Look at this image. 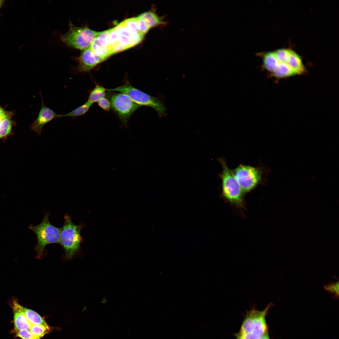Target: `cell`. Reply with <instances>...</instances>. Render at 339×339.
Returning a JSON list of instances; mask_svg holds the SVG:
<instances>
[{
	"mask_svg": "<svg viewBox=\"0 0 339 339\" xmlns=\"http://www.w3.org/2000/svg\"><path fill=\"white\" fill-rule=\"evenodd\" d=\"M64 222L61 228L60 240L65 252L66 257L71 259L80 248L83 239L80 232L85 225L83 223L76 225L72 221L67 214L64 216Z\"/></svg>",
	"mask_w": 339,
	"mask_h": 339,
	"instance_id": "6da1fadb",
	"label": "cell"
},
{
	"mask_svg": "<svg viewBox=\"0 0 339 339\" xmlns=\"http://www.w3.org/2000/svg\"><path fill=\"white\" fill-rule=\"evenodd\" d=\"M107 91L117 92L126 94L136 104L150 107L157 113L160 117L166 116V108L159 98L150 95L133 86L128 80L125 81L121 86Z\"/></svg>",
	"mask_w": 339,
	"mask_h": 339,
	"instance_id": "7a4b0ae2",
	"label": "cell"
},
{
	"mask_svg": "<svg viewBox=\"0 0 339 339\" xmlns=\"http://www.w3.org/2000/svg\"><path fill=\"white\" fill-rule=\"evenodd\" d=\"M219 161L222 168L220 176L223 197L231 204L243 209L245 207L244 193L241 188L224 159L221 158Z\"/></svg>",
	"mask_w": 339,
	"mask_h": 339,
	"instance_id": "3957f363",
	"label": "cell"
},
{
	"mask_svg": "<svg viewBox=\"0 0 339 339\" xmlns=\"http://www.w3.org/2000/svg\"><path fill=\"white\" fill-rule=\"evenodd\" d=\"M50 213H45L43 220L38 225L34 226L31 224L28 228L35 234L37 243L35 250L37 258L43 256L46 246L52 243L60 244L61 228L52 225L49 220Z\"/></svg>",
	"mask_w": 339,
	"mask_h": 339,
	"instance_id": "277c9868",
	"label": "cell"
},
{
	"mask_svg": "<svg viewBox=\"0 0 339 339\" xmlns=\"http://www.w3.org/2000/svg\"><path fill=\"white\" fill-rule=\"evenodd\" d=\"M99 32L87 27H77L71 23L68 32L62 36L61 39L67 46L82 51L90 47Z\"/></svg>",
	"mask_w": 339,
	"mask_h": 339,
	"instance_id": "5b68a950",
	"label": "cell"
},
{
	"mask_svg": "<svg viewBox=\"0 0 339 339\" xmlns=\"http://www.w3.org/2000/svg\"><path fill=\"white\" fill-rule=\"evenodd\" d=\"M109 92L108 97L111 108L119 118L122 126L127 128L130 117L141 106L133 101L125 94Z\"/></svg>",
	"mask_w": 339,
	"mask_h": 339,
	"instance_id": "8992f818",
	"label": "cell"
},
{
	"mask_svg": "<svg viewBox=\"0 0 339 339\" xmlns=\"http://www.w3.org/2000/svg\"><path fill=\"white\" fill-rule=\"evenodd\" d=\"M232 172L244 194L255 188L263 178V170L258 167L240 164Z\"/></svg>",
	"mask_w": 339,
	"mask_h": 339,
	"instance_id": "52a82bcc",
	"label": "cell"
},
{
	"mask_svg": "<svg viewBox=\"0 0 339 339\" xmlns=\"http://www.w3.org/2000/svg\"><path fill=\"white\" fill-rule=\"evenodd\" d=\"M40 94L41 100L40 109L37 117L30 126V129L37 136L41 134L44 126L54 119L58 118V115L45 105L41 93Z\"/></svg>",
	"mask_w": 339,
	"mask_h": 339,
	"instance_id": "ba28073f",
	"label": "cell"
},
{
	"mask_svg": "<svg viewBox=\"0 0 339 339\" xmlns=\"http://www.w3.org/2000/svg\"><path fill=\"white\" fill-rule=\"evenodd\" d=\"M105 60L96 55L89 48L82 50L78 60V64L76 67L78 72H89Z\"/></svg>",
	"mask_w": 339,
	"mask_h": 339,
	"instance_id": "9c48e42d",
	"label": "cell"
},
{
	"mask_svg": "<svg viewBox=\"0 0 339 339\" xmlns=\"http://www.w3.org/2000/svg\"><path fill=\"white\" fill-rule=\"evenodd\" d=\"M115 27L118 34L119 43L124 50L137 44L144 37L143 35H133L121 22Z\"/></svg>",
	"mask_w": 339,
	"mask_h": 339,
	"instance_id": "30bf717a",
	"label": "cell"
},
{
	"mask_svg": "<svg viewBox=\"0 0 339 339\" xmlns=\"http://www.w3.org/2000/svg\"><path fill=\"white\" fill-rule=\"evenodd\" d=\"M12 308L13 314L14 330H29L32 324L20 309L19 304L17 300H13Z\"/></svg>",
	"mask_w": 339,
	"mask_h": 339,
	"instance_id": "8fae6325",
	"label": "cell"
},
{
	"mask_svg": "<svg viewBox=\"0 0 339 339\" xmlns=\"http://www.w3.org/2000/svg\"><path fill=\"white\" fill-rule=\"evenodd\" d=\"M272 305V303H270L264 310L261 311L256 310L255 327L252 332L260 337L268 331L265 317L268 310Z\"/></svg>",
	"mask_w": 339,
	"mask_h": 339,
	"instance_id": "7c38bea8",
	"label": "cell"
},
{
	"mask_svg": "<svg viewBox=\"0 0 339 339\" xmlns=\"http://www.w3.org/2000/svg\"><path fill=\"white\" fill-rule=\"evenodd\" d=\"M137 16L142 18L150 28L166 24L163 17L159 16L153 9L141 13Z\"/></svg>",
	"mask_w": 339,
	"mask_h": 339,
	"instance_id": "4fadbf2b",
	"label": "cell"
},
{
	"mask_svg": "<svg viewBox=\"0 0 339 339\" xmlns=\"http://www.w3.org/2000/svg\"><path fill=\"white\" fill-rule=\"evenodd\" d=\"M256 55L261 58L263 68L272 73L278 63V61L273 51L261 52L256 53Z\"/></svg>",
	"mask_w": 339,
	"mask_h": 339,
	"instance_id": "5bb4252c",
	"label": "cell"
},
{
	"mask_svg": "<svg viewBox=\"0 0 339 339\" xmlns=\"http://www.w3.org/2000/svg\"><path fill=\"white\" fill-rule=\"evenodd\" d=\"M290 57L287 64L296 75L304 73L305 68L300 56L293 51L290 50Z\"/></svg>",
	"mask_w": 339,
	"mask_h": 339,
	"instance_id": "9a60e30c",
	"label": "cell"
},
{
	"mask_svg": "<svg viewBox=\"0 0 339 339\" xmlns=\"http://www.w3.org/2000/svg\"><path fill=\"white\" fill-rule=\"evenodd\" d=\"M19 307L28 320L32 325H42L50 328L45 320L36 312L26 308L19 304Z\"/></svg>",
	"mask_w": 339,
	"mask_h": 339,
	"instance_id": "2e32d148",
	"label": "cell"
},
{
	"mask_svg": "<svg viewBox=\"0 0 339 339\" xmlns=\"http://www.w3.org/2000/svg\"><path fill=\"white\" fill-rule=\"evenodd\" d=\"M108 42L112 54L124 50L119 43L118 34L115 27L109 29Z\"/></svg>",
	"mask_w": 339,
	"mask_h": 339,
	"instance_id": "e0dca14e",
	"label": "cell"
},
{
	"mask_svg": "<svg viewBox=\"0 0 339 339\" xmlns=\"http://www.w3.org/2000/svg\"><path fill=\"white\" fill-rule=\"evenodd\" d=\"M271 75L276 78H282L295 75L296 74L287 63L278 61L276 68L271 73Z\"/></svg>",
	"mask_w": 339,
	"mask_h": 339,
	"instance_id": "ac0fdd59",
	"label": "cell"
},
{
	"mask_svg": "<svg viewBox=\"0 0 339 339\" xmlns=\"http://www.w3.org/2000/svg\"><path fill=\"white\" fill-rule=\"evenodd\" d=\"M256 309H253L247 312L246 317L242 325L240 334L252 332L255 325Z\"/></svg>",
	"mask_w": 339,
	"mask_h": 339,
	"instance_id": "d6986e66",
	"label": "cell"
},
{
	"mask_svg": "<svg viewBox=\"0 0 339 339\" xmlns=\"http://www.w3.org/2000/svg\"><path fill=\"white\" fill-rule=\"evenodd\" d=\"M12 116V113L9 112L5 116L0 117V138L6 137L11 133L13 126Z\"/></svg>",
	"mask_w": 339,
	"mask_h": 339,
	"instance_id": "ffe728a7",
	"label": "cell"
},
{
	"mask_svg": "<svg viewBox=\"0 0 339 339\" xmlns=\"http://www.w3.org/2000/svg\"><path fill=\"white\" fill-rule=\"evenodd\" d=\"M106 89L101 85L96 83L95 87L89 91V96L87 100L94 103L98 102L105 97L106 94Z\"/></svg>",
	"mask_w": 339,
	"mask_h": 339,
	"instance_id": "44dd1931",
	"label": "cell"
},
{
	"mask_svg": "<svg viewBox=\"0 0 339 339\" xmlns=\"http://www.w3.org/2000/svg\"><path fill=\"white\" fill-rule=\"evenodd\" d=\"M93 103L87 100L83 105L70 112L64 114H58V118L71 117L75 118L84 115L89 111Z\"/></svg>",
	"mask_w": 339,
	"mask_h": 339,
	"instance_id": "7402d4cb",
	"label": "cell"
},
{
	"mask_svg": "<svg viewBox=\"0 0 339 339\" xmlns=\"http://www.w3.org/2000/svg\"><path fill=\"white\" fill-rule=\"evenodd\" d=\"M89 48L96 55L105 60L112 55L109 48L101 46L98 44L95 40Z\"/></svg>",
	"mask_w": 339,
	"mask_h": 339,
	"instance_id": "603a6c76",
	"label": "cell"
},
{
	"mask_svg": "<svg viewBox=\"0 0 339 339\" xmlns=\"http://www.w3.org/2000/svg\"><path fill=\"white\" fill-rule=\"evenodd\" d=\"M50 329L39 325H31L29 330L36 339H40L47 334Z\"/></svg>",
	"mask_w": 339,
	"mask_h": 339,
	"instance_id": "cb8c5ba5",
	"label": "cell"
},
{
	"mask_svg": "<svg viewBox=\"0 0 339 339\" xmlns=\"http://www.w3.org/2000/svg\"><path fill=\"white\" fill-rule=\"evenodd\" d=\"M133 35H144L139 31L135 18H129L121 22Z\"/></svg>",
	"mask_w": 339,
	"mask_h": 339,
	"instance_id": "d4e9b609",
	"label": "cell"
},
{
	"mask_svg": "<svg viewBox=\"0 0 339 339\" xmlns=\"http://www.w3.org/2000/svg\"><path fill=\"white\" fill-rule=\"evenodd\" d=\"M289 49H281L273 51L278 62L287 63L290 57Z\"/></svg>",
	"mask_w": 339,
	"mask_h": 339,
	"instance_id": "484cf974",
	"label": "cell"
},
{
	"mask_svg": "<svg viewBox=\"0 0 339 339\" xmlns=\"http://www.w3.org/2000/svg\"><path fill=\"white\" fill-rule=\"evenodd\" d=\"M108 35L109 30L100 32L95 39V40L101 46L110 49L108 42Z\"/></svg>",
	"mask_w": 339,
	"mask_h": 339,
	"instance_id": "4316f807",
	"label": "cell"
},
{
	"mask_svg": "<svg viewBox=\"0 0 339 339\" xmlns=\"http://www.w3.org/2000/svg\"><path fill=\"white\" fill-rule=\"evenodd\" d=\"M135 18L139 31L142 34L145 35L150 28L142 18L137 16Z\"/></svg>",
	"mask_w": 339,
	"mask_h": 339,
	"instance_id": "83f0119b",
	"label": "cell"
},
{
	"mask_svg": "<svg viewBox=\"0 0 339 339\" xmlns=\"http://www.w3.org/2000/svg\"><path fill=\"white\" fill-rule=\"evenodd\" d=\"M339 282H332L328 285L325 286L324 288L329 293L334 295L336 297H338L339 296Z\"/></svg>",
	"mask_w": 339,
	"mask_h": 339,
	"instance_id": "f1b7e54d",
	"label": "cell"
},
{
	"mask_svg": "<svg viewBox=\"0 0 339 339\" xmlns=\"http://www.w3.org/2000/svg\"><path fill=\"white\" fill-rule=\"evenodd\" d=\"M14 330L16 336L22 339H36L29 330Z\"/></svg>",
	"mask_w": 339,
	"mask_h": 339,
	"instance_id": "f546056e",
	"label": "cell"
},
{
	"mask_svg": "<svg viewBox=\"0 0 339 339\" xmlns=\"http://www.w3.org/2000/svg\"><path fill=\"white\" fill-rule=\"evenodd\" d=\"M98 105L106 111H109L111 108L110 100L106 97H104L97 102Z\"/></svg>",
	"mask_w": 339,
	"mask_h": 339,
	"instance_id": "4dcf8cb0",
	"label": "cell"
},
{
	"mask_svg": "<svg viewBox=\"0 0 339 339\" xmlns=\"http://www.w3.org/2000/svg\"><path fill=\"white\" fill-rule=\"evenodd\" d=\"M237 336L240 339H259L260 338L253 332L245 334H239Z\"/></svg>",
	"mask_w": 339,
	"mask_h": 339,
	"instance_id": "1f68e13d",
	"label": "cell"
},
{
	"mask_svg": "<svg viewBox=\"0 0 339 339\" xmlns=\"http://www.w3.org/2000/svg\"><path fill=\"white\" fill-rule=\"evenodd\" d=\"M9 112L5 111L2 107L0 106V117L5 116Z\"/></svg>",
	"mask_w": 339,
	"mask_h": 339,
	"instance_id": "d6a6232c",
	"label": "cell"
},
{
	"mask_svg": "<svg viewBox=\"0 0 339 339\" xmlns=\"http://www.w3.org/2000/svg\"><path fill=\"white\" fill-rule=\"evenodd\" d=\"M259 339H270L269 336L268 331L261 336Z\"/></svg>",
	"mask_w": 339,
	"mask_h": 339,
	"instance_id": "836d02e7",
	"label": "cell"
},
{
	"mask_svg": "<svg viewBox=\"0 0 339 339\" xmlns=\"http://www.w3.org/2000/svg\"><path fill=\"white\" fill-rule=\"evenodd\" d=\"M3 3H0V8H1V6H2V5L3 4Z\"/></svg>",
	"mask_w": 339,
	"mask_h": 339,
	"instance_id": "e575fe53",
	"label": "cell"
},
{
	"mask_svg": "<svg viewBox=\"0 0 339 339\" xmlns=\"http://www.w3.org/2000/svg\"><path fill=\"white\" fill-rule=\"evenodd\" d=\"M237 339H239V338L238 337V338H237Z\"/></svg>",
	"mask_w": 339,
	"mask_h": 339,
	"instance_id": "d590c367",
	"label": "cell"
}]
</instances>
